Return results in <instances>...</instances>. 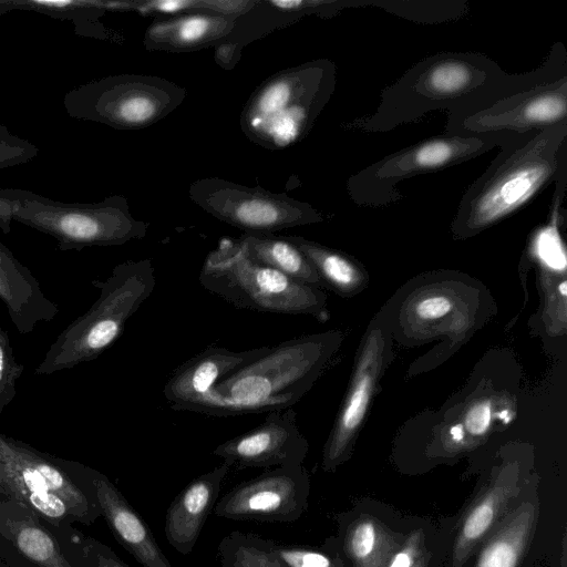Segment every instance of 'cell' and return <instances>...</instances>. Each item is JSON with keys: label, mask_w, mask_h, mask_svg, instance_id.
I'll use <instances>...</instances> for the list:
<instances>
[{"label": "cell", "mask_w": 567, "mask_h": 567, "mask_svg": "<svg viewBox=\"0 0 567 567\" xmlns=\"http://www.w3.org/2000/svg\"><path fill=\"white\" fill-rule=\"evenodd\" d=\"M14 9L34 11L49 17L72 21L75 33L84 37L105 39L107 33L101 16L106 11L104 1L86 0H13Z\"/></svg>", "instance_id": "28"}, {"label": "cell", "mask_w": 567, "mask_h": 567, "mask_svg": "<svg viewBox=\"0 0 567 567\" xmlns=\"http://www.w3.org/2000/svg\"><path fill=\"white\" fill-rule=\"evenodd\" d=\"M231 466L230 462L224 461L197 476L171 503L165 515L164 532L168 544L178 553L187 555L194 549Z\"/></svg>", "instance_id": "19"}, {"label": "cell", "mask_w": 567, "mask_h": 567, "mask_svg": "<svg viewBox=\"0 0 567 567\" xmlns=\"http://www.w3.org/2000/svg\"><path fill=\"white\" fill-rule=\"evenodd\" d=\"M431 558V551L427 549L413 567H430Z\"/></svg>", "instance_id": "39"}, {"label": "cell", "mask_w": 567, "mask_h": 567, "mask_svg": "<svg viewBox=\"0 0 567 567\" xmlns=\"http://www.w3.org/2000/svg\"><path fill=\"white\" fill-rule=\"evenodd\" d=\"M360 6L358 0H256L255 4L235 19L225 38L240 48L297 20L316 14L330 18L344 8Z\"/></svg>", "instance_id": "23"}, {"label": "cell", "mask_w": 567, "mask_h": 567, "mask_svg": "<svg viewBox=\"0 0 567 567\" xmlns=\"http://www.w3.org/2000/svg\"><path fill=\"white\" fill-rule=\"evenodd\" d=\"M567 123V52L555 43L540 66L509 74L482 99L449 112L445 133L517 137Z\"/></svg>", "instance_id": "4"}, {"label": "cell", "mask_w": 567, "mask_h": 567, "mask_svg": "<svg viewBox=\"0 0 567 567\" xmlns=\"http://www.w3.org/2000/svg\"><path fill=\"white\" fill-rule=\"evenodd\" d=\"M336 65L328 59L276 72L251 93L240 114L246 137L278 151L301 142L336 87Z\"/></svg>", "instance_id": "5"}, {"label": "cell", "mask_w": 567, "mask_h": 567, "mask_svg": "<svg viewBox=\"0 0 567 567\" xmlns=\"http://www.w3.org/2000/svg\"><path fill=\"white\" fill-rule=\"evenodd\" d=\"M426 550L424 529L417 528L408 532L401 545L389 558L385 567H413Z\"/></svg>", "instance_id": "33"}, {"label": "cell", "mask_w": 567, "mask_h": 567, "mask_svg": "<svg viewBox=\"0 0 567 567\" xmlns=\"http://www.w3.org/2000/svg\"><path fill=\"white\" fill-rule=\"evenodd\" d=\"M14 10L13 0H0V17Z\"/></svg>", "instance_id": "40"}, {"label": "cell", "mask_w": 567, "mask_h": 567, "mask_svg": "<svg viewBox=\"0 0 567 567\" xmlns=\"http://www.w3.org/2000/svg\"><path fill=\"white\" fill-rule=\"evenodd\" d=\"M38 153L34 144L13 135L0 123V169L31 162Z\"/></svg>", "instance_id": "32"}, {"label": "cell", "mask_w": 567, "mask_h": 567, "mask_svg": "<svg viewBox=\"0 0 567 567\" xmlns=\"http://www.w3.org/2000/svg\"><path fill=\"white\" fill-rule=\"evenodd\" d=\"M270 550L284 567H346L330 539L321 548L271 540Z\"/></svg>", "instance_id": "30"}, {"label": "cell", "mask_w": 567, "mask_h": 567, "mask_svg": "<svg viewBox=\"0 0 567 567\" xmlns=\"http://www.w3.org/2000/svg\"><path fill=\"white\" fill-rule=\"evenodd\" d=\"M539 509L537 484L530 483L481 544L468 567H520L537 528Z\"/></svg>", "instance_id": "18"}, {"label": "cell", "mask_w": 567, "mask_h": 567, "mask_svg": "<svg viewBox=\"0 0 567 567\" xmlns=\"http://www.w3.org/2000/svg\"><path fill=\"white\" fill-rule=\"evenodd\" d=\"M14 221L52 236L62 251L123 245L144 238L148 229L147 223L133 217L121 195L99 203H63L31 193Z\"/></svg>", "instance_id": "10"}, {"label": "cell", "mask_w": 567, "mask_h": 567, "mask_svg": "<svg viewBox=\"0 0 567 567\" xmlns=\"http://www.w3.org/2000/svg\"><path fill=\"white\" fill-rule=\"evenodd\" d=\"M451 299L443 296H430L417 305V315L424 320H435L444 317L452 310Z\"/></svg>", "instance_id": "36"}, {"label": "cell", "mask_w": 567, "mask_h": 567, "mask_svg": "<svg viewBox=\"0 0 567 567\" xmlns=\"http://www.w3.org/2000/svg\"><path fill=\"white\" fill-rule=\"evenodd\" d=\"M270 347L233 351L209 346L181 364L164 385V396L172 409L192 411L225 375L249 364L268 352Z\"/></svg>", "instance_id": "17"}, {"label": "cell", "mask_w": 567, "mask_h": 567, "mask_svg": "<svg viewBox=\"0 0 567 567\" xmlns=\"http://www.w3.org/2000/svg\"><path fill=\"white\" fill-rule=\"evenodd\" d=\"M235 19L204 12L158 18L146 29L143 44L150 51L176 53L215 47L231 32Z\"/></svg>", "instance_id": "24"}, {"label": "cell", "mask_w": 567, "mask_h": 567, "mask_svg": "<svg viewBox=\"0 0 567 567\" xmlns=\"http://www.w3.org/2000/svg\"><path fill=\"white\" fill-rule=\"evenodd\" d=\"M235 243L251 261L278 270L300 282L323 287L313 266L286 236L244 233Z\"/></svg>", "instance_id": "25"}, {"label": "cell", "mask_w": 567, "mask_h": 567, "mask_svg": "<svg viewBox=\"0 0 567 567\" xmlns=\"http://www.w3.org/2000/svg\"><path fill=\"white\" fill-rule=\"evenodd\" d=\"M342 339L341 331L330 330L270 347L215 383L193 412L228 416L291 408L312 388Z\"/></svg>", "instance_id": "2"}, {"label": "cell", "mask_w": 567, "mask_h": 567, "mask_svg": "<svg viewBox=\"0 0 567 567\" xmlns=\"http://www.w3.org/2000/svg\"><path fill=\"white\" fill-rule=\"evenodd\" d=\"M390 351V332L377 317L367 330L343 404L323 447L326 472L336 471L350 456Z\"/></svg>", "instance_id": "14"}, {"label": "cell", "mask_w": 567, "mask_h": 567, "mask_svg": "<svg viewBox=\"0 0 567 567\" xmlns=\"http://www.w3.org/2000/svg\"><path fill=\"white\" fill-rule=\"evenodd\" d=\"M0 300L16 329L27 334L59 312L58 305L42 291L37 278L0 241Z\"/></svg>", "instance_id": "22"}, {"label": "cell", "mask_w": 567, "mask_h": 567, "mask_svg": "<svg viewBox=\"0 0 567 567\" xmlns=\"http://www.w3.org/2000/svg\"><path fill=\"white\" fill-rule=\"evenodd\" d=\"M189 198L215 218L244 233H274L323 221L308 203L261 187H248L219 177H204L189 186Z\"/></svg>", "instance_id": "12"}, {"label": "cell", "mask_w": 567, "mask_h": 567, "mask_svg": "<svg viewBox=\"0 0 567 567\" xmlns=\"http://www.w3.org/2000/svg\"><path fill=\"white\" fill-rule=\"evenodd\" d=\"M512 137L444 133L395 151L351 175L346 184L358 206L384 207L398 203L402 181L445 169L499 147Z\"/></svg>", "instance_id": "8"}, {"label": "cell", "mask_w": 567, "mask_h": 567, "mask_svg": "<svg viewBox=\"0 0 567 567\" xmlns=\"http://www.w3.org/2000/svg\"><path fill=\"white\" fill-rule=\"evenodd\" d=\"M199 284L237 308L260 312L329 318L327 296L317 287L295 280L248 259L235 239L223 238L199 272Z\"/></svg>", "instance_id": "7"}, {"label": "cell", "mask_w": 567, "mask_h": 567, "mask_svg": "<svg viewBox=\"0 0 567 567\" xmlns=\"http://www.w3.org/2000/svg\"><path fill=\"white\" fill-rule=\"evenodd\" d=\"M0 79H1V70H0Z\"/></svg>", "instance_id": "42"}, {"label": "cell", "mask_w": 567, "mask_h": 567, "mask_svg": "<svg viewBox=\"0 0 567 567\" xmlns=\"http://www.w3.org/2000/svg\"><path fill=\"white\" fill-rule=\"evenodd\" d=\"M270 539L234 530L218 545L220 567H284L270 550Z\"/></svg>", "instance_id": "29"}, {"label": "cell", "mask_w": 567, "mask_h": 567, "mask_svg": "<svg viewBox=\"0 0 567 567\" xmlns=\"http://www.w3.org/2000/svg\"><path fill=\"white\" fill-rule=\"evenodd\" d=\"M508 73L477 52H440L422 59L385 87L370 115L355 121L365 133H385L436 110H455L488 94Z\"/></svg>", "instance_id": "3"}, {"label": "cell", "mask_w": 567, "mask_h": 567, "mask_svg": "<svg viewBox=\"0 0 567 567\" xmlns=\"http://www.w3.org/2000/svg\"><path fill=\"white\" fill-rule=\"evenodd\" d=\"M92 485L113 536L142 567H173L143 517L103 474L94 471Z\"/></svg>", "instance_id": "20"}, {"label": "cell", "mask_w": 567, "mask_h": 567, "mask_svg": "<svg viewBox=\"0 0 567 567\" xmlns=\"http://www.w3.org/2000/svg\"><path fill=\"white\" fill-rule=\"evenodd\" d=\"M24 365L16 360L8 332L0 321V415L17 394V382Z\"/></svg>", "instance_id": "31"}, {"label": "cell", "mask_w": 567, "mask_h": 567, "mask_svg": "<svg viewBox=\"0 0 567 567\" xmlns=\"http://www.w3.org/2000/svg\"><path fill=\"white\" fill-rule=\"evenodd\" d=\"M286 237L310 261L323 287L340 296L350 297L367 286L368 275L352 257L301 236Z\"/></svg>", "instance_id": "27"}, {"label": "cell", "mask_w": 567, "mask_h": 567, "mask_svg": "<svg viewBox=\"0 0 567 567\" xmlns=\"http://www.w3.org/2000/svg\"><path fill=\"white\" fill-rule=\"evenodd\" d=\"M100 296L91 308L73 320L49 347L37 365V375H49L96 359L122 334L127 320L155 288L152 262L127 260L104 281H92Z\"/></svg>", "instance_id": "6"}, {"label": "cell", "mask_w": 567, "mask_h": 567, "mask_svg": "<svg viewBox=\"0 0 567 567\" xmlns=\"http://www.w3.org/2000/svg\"><path fill=\"white\" fill-rule=\"evenodd\" d=\"M339 533L329 538L346 567H385L408 532L358 509L338 516Z\"/></svg>", "instance_id": "21"}, {"label": "cell", "mask_w": 567, "mask_h": 567, "mask_svg": "<svg viewBox=\"0 0 567 567\" xmlns=\"http://www.w3.org/2000/svg\"><path fill=\"white\" fill-rule=\"evenodd\" d=\"M467 187L451 230L473 237L516 214L567 173V123L512 137Z\"/></svg>", "instance_id": "1"}, {"label": "cell", "mask_w": 567, "mask_h": 567, "mask_svg": "<svg viewBox=\"0 0 567 567\" xmlns=\"http://www.w3.org/2000/svg\"><path fill=\"white\" fill-rule=\"evenodd\" d=\"M7 471L6 464L0 455V488H3L6 482Z\"/></svg>", "instance_id": "41"}, {"label": "cell", "mask_w": 567, "mask_h": 567, "mask_svg": "<svg viewBox=\"0 0 567 567\" xmlns=\"http://www.w3.org/2000/svg\"><path fill=\"white\" fill-rule=\"evenodd\" d=\"M186 90L163 78L116 74L71 89L63 97L69 116L135 131L152 126L176 110Z\"/></svg>", "instance_id": "9"}, {"label": "cell", "mask_w": 567, "mask_h": 567, "mask_svg": "<svg viewBox=\"0 0 567 567\" xmlns=\"http://www.w3.org/2000/svg\"><path fill=\"white\" fill-rule=\"evenodd\" d=\"M82 551L91 567H130L110 547L92 538L82 542Z\"/></svg>", "instance_id": "35"}, {"label": "cell", "mask_w": 567, "mask_h": 567, "mask_svg": "<svg viewBox=\"0 0 567 567\" xmlns=\"http://www.w3.org/2000/svg\"><path fill=\"white\" fill-rule=\"evenodd\" d=\"M243 48L223 39L215 45V62L226 70L233 69L241 56Z\"/></svg>", "instance_id": "38"}, {"label": "cell", "mask_w": 567, "mask_h": 567, "mask_svg": "<svg viewBox=\"0 0 567 567\" xmlns=\"http://www.w3.org/2000/svg\"><path fill=\"white\" fill-rule=\"evenodd\" d=\"M467 431L473 435H483L487 432L491 423V405L481 403L473 408L466 417Z\"/></svg>", "instance_id": "37"}, {"label": "cell", "mask_w": 567, "mask_h": 567, "mask_svg": "<svg viewBox=\"0 0 567 567\" xmlns=\"http://www.w3.org/2000/svg\"><path fill=\"white\" fill-rule=\"evenodd\" d=\"M32 192L17 188H0V230L10 231L11 223L22 204Z\"/></svg>", "instance_id": "34"}, {"label": "cell", "mask_w": 567, "mask_h": 567, "mask_svg": "<svg viewBox=\"0 0 567 567\" xmlns=\"http://www.w3.org/2000/svg\"><path fill=\"white\" fill-rule=\"evenodd\" d=\"M9 514L0 515V530L17 550L38 567H72L53 535L23 504H14Z\"/></svg>", "instance_id": "26"}, {"label": "cell", "mask_w": 567, "mask_h": 567, "mask_svg": "<svg viewBox=\"0 0 567 567\" xmlns=\"http://www.w3.org/2000/svg\"><path fill=\"white\" fill-rule=\"evenodd\" d=\"M309 444L297 425L292 408L268 412L252 430L216 446L212 454L240 467L302 464Z\"/></svg>", "instance_id": "16"}, {"label": "cell", "mask_w": 567, "mask_h": 567, "mask_svg": "<svg viewBox=\"0 0 567 567\" xmlns=\"http://www.w3.org/2000/svg\"><path fill=\"white\" fill-rule=\"evenodd\" d=\"M0 455L7 471L4 492L50 523L73 516L91 524L102 515L96 497H87L53 458L1 432Z\"/></svg>", "instance_id": "11"}, {"label": "cell", "mask_w": 567, "mask_h": 567, "mask_svg": "<svg viewBox=\"0 0 567 567\" xmlns=\"http://www.w3.org/2000/svg\"><path fill=\"white\" fill-rule=\"evenodd\" d=\"M532 477L516 461L503 462L462 514L442 567H468L474 554L513 508Z\"/></svg>", "instance_id": "15"}, {"label": "cell", "mask_w": 567, "mask_h": 567, "mask_svg": "<svg viewBox=\"0 0 567 567\" xmlns=\"http://www.w3.org/2000/svg\"><path fill=\"white\" fill-rule=\"evenodd\" d=\"M310 478L302 464L278 466L239 483L214 507L217 517L292 523L308 507Z\"/></svg>", "instance_id": "13"}]
</instances>
